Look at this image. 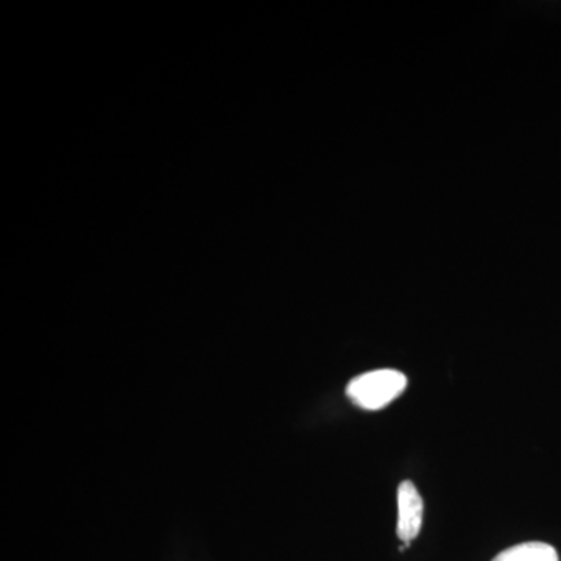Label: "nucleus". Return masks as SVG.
<instances>
[{
    "instance_id": "nucleus-1",
    "label": "nucleus",
    "mask_w": 561,
    "mask_h": 561,
    "mask_svg": "<svg viewBox=\"0 0 561 561\" xmlns=\"http://www.w3.org/2000/svg\"><path fill=\"white\" fill-rule=\"evenodd\" d=\"M405 387L408 378L401 371L383 368L354 378L346 387V394L360 409L379 411L397 400Z\"/></svg>"
},
{
    "instance_id": "nucleus-2",
    "label": "nucleus",
    "mask_w": 561,
    "mask_h": 561,
    "mask_svg": "<svg viewBox=\"0 0 561 561\" xmlns=\"http://www.w3.org/2000/svg\"><path fill=\"white\" fill-rule=\"evenodd\" d=\"M423 497L411 481H404L398 489V537L411 542L419 537L423 524Z\"/></svg>"
},
{
    "instance_id": "nucleus-3",
    "label": "nucleus",
    "mask_w": 561,
    "mask_h": 561,
    "mask_svg": "<svg viewBox=\"0 0 561 561\" xmlns=\"http://www.w3.org/2000/svg\"><path fill=\"white\" fill-rule=\"evenodd\" d=\"M493 561H560L559 553L546 542H523L494 557Z\"/></svg>"
}]
</instances>
